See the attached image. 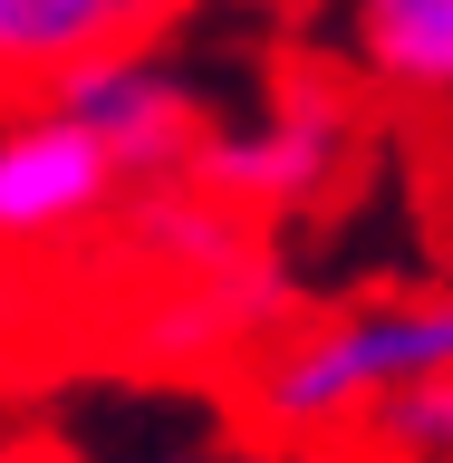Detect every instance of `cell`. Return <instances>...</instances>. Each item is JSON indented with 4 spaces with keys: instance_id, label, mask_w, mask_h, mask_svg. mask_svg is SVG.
<instances>
[{
    "instance_id": "obj_10",
    "label": "cell",
    "mask_w": 453,
    "mask_h": 463,
    "mask_svg": "<svg viewBox=\"0 0 453 463\" xmlns=\"http://www.w3.org/2000/svg\"><path fill=\"white\" fill-rule=\"evenodd\" d=\"M0 463H58V454H29V444H20V454H0Z\"/></svg>"
},
{
    "instance_id": "obj_8",
    "label": "cell",
    "mask_w": 453,
    "mask_h": 463,
    "mask_svg": "<svg viewBox=\"0 0 453 463\" xmlns=\"http://www.w3.org/2000/svg\"><path fill=\"white\" fill-rule=\"evenodd\" d=\"M347 58L386 97H453V0H347Z\"/></svg>"
},
{
    "instance_id": "obj_5",
    "label": "cell",
    "mask_w": 453,
    "mask_h": 463,
    "mask_svg": "<svg viewBox=\"0 0 453 463\" xmlns=\"http://www.w3.org/2000/svg\"><path fill=\"white\" fill-rule=\"evenodd\" d=\"M280 318H289V270L270 251H241L231 270L165 280V299L136 318V347L155 367H203V357H222V347L280 338Z\"/></svg>"
},
{
    "instance_id": "obj_1",
    "label": "cell",
    "mask_w": 453,
    "mask_h": 463,
    "mask_svg": "<svg viewBox=\"0 0 453 463\" xmlns=\"http://www.w3.org/2000/svg\"><path fill=\"white\" fill-rule=\"evenodd\" d=\"M425 376H453V289L357 299L328 328L280 338L260 357V415L280 434H347V425H376Z\"/></svg>"
},
{
    "instance_id": "obj_9",
    "label": "cell",
    "mask_w": 453,
    "mask_h": 463,
    "mask_svg": "<svg viewBox=\"0 0 453 463\" xmlns=\"http://www.w3.org/2000/svg\"><path fill=\"white\" fill-rule=\"evenodd\" d=\"M376 434H386L405 463H453V376H425V386H405V396L376 415Z\"/></svg>"
},
{
    "instance_id": "obj_7",
    "label": "cell",
    "mask_w": 453,
    "mask_h": 463,
    "mask_svg": "<svg viewBox=\"0 0 453 463\" xmlns=\"http://www.w3.org/2000/svg\"><path fill=\"white\" fill-rule=\"evenodd\" d=\"M126 251L165 280H203V270H231L251 251V213L222 203L203 174H145L126 194Z\"/></svg>"
},
{
    "instance_id": "obj_3",
    "label": "cell",
    "mask_w": 453,
    "mask_h": 463,
    "mask_svg": "<svg viewBox=\"0 0 453 463\" xmlns=\"http://www.w3.org/2000/svg\"><path fill=\"white\" fill-rule=\"evenodd\" d=\"M126 194L136 174L116 165V145L78 126L58 97H29L0 116V251H58L87 222L126 213Z\"/></svg>"
},
{
    "instance_id": "obj_2",
    "label": "cell",
    "mask_w": 453,
    "mask_h": 463,
    "mask_svg": "<svg viewBox=\"0 0 453 463\" xmlns=\"http://www.w3.org/2000/svg\"><path fill=\"white\" fill-rule=\"evenodd\" d=\"M347 165H357V107L338 87H289V97H270L251 116H212L184 174H203L241 213H299Z\"/></svg>"
},
{
    "instance_id": "obj_4",
    "label": "cell",
    "mask_w": 453,
    "mask_h": 463,
    "mask_svg": "<svg viewBox=\"0 0 453 463\" xmlns=\"http://www.w3.org/2000/svg\"><path fill=\"white\" fill-rule=\"evenodd\" d=\"M49 97L78 116V126H97L136 184H145V174H184V165H193V145H203V126H212L193 68L165 58V39H136V49L87 58V68H68Z\"/></svg>"
},
{
    "instance_id": "obj_6",
    "label": "cell",
    "mask_w": 453,
    "mask_h": 463,
    "mask_svg": "<svg viewBox=\"0 0 453 463\" xmlns=\"http://www.w3.org/2000/svg\"><path fill=\"white\" fill-rule=\"evenodd\" d=\"M174 0H0V97H49L68 68L165 39Z\"/></svg>"
}]
</instances>
